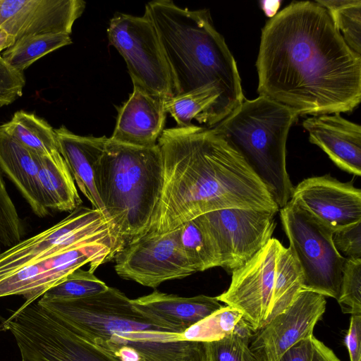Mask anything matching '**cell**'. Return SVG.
<instances>
[{
	"mask_svg": "<svg viewBox=\"0 0 361 361\" xmlns=\"http://www.w3.org/2000/svg\"><path fill=\"white\" fill-rule=\"evenodd\" d=\"M37 302L120 361H209L206 343L183 339L147 318L116 288L80 299Z\"/></svg>",
	"mask_w": 361,
	"mask_h": 361,
	"instance_id": "4",
	"label": "cell"
},
{
	"mask_svg": "<svg viewBox=\"0 0 361 361\" xmlns=\"http://www.w3.org/2000/svg\"><path fill=\"white\" fill-rule=\"evenodd\" d=\"M145 14L157 32L174 96L215 86L221 93L223 119L243 102L236 62L209 10H190L171 0H156L146 4Z\"/></svg>",
	"mask_w": 361,
	"mask_h": 361,
	"instance_id": "5",
	"label": "cell"
},
{
	"mask_svg": "<svg viewBox=\"0 0 361 361\" xmlns=\"http://www.w3.org/2000/svg\"><path fill=\"white\" fill-rule=\"evenodd\" d=\"M180 228L163 233L149 231L115 255V271L126 280L155 288L194 273L179 240Z\"/></svg>",
	"mask_w": 361,
	"mask_h": 361,
	"instance_id": "12",
	"label": "cell"
},
{
	"mask_svg": "<svg viewBox=\"0 0 361 361\" xmlns=\"http://www.w3.org/2000/svg\"><path fill=\"white\" fill-rule=\"evenodd\" d=\"M276 214L239 208L224 209L196 217L212 240L219 267L228 272L239 269L271 238Z\"/></svg>",
	"mask_w": 361,
	"mask_h": 361,
	"instance_id": "11",
	"label": "cell"
},
{
	"mask_svg": "<svg viewBox=\"0 0 361 361\" xmlns=\"http://www.w3.org/2000/svg\"><path fill=\"white\" fill-rule=\"evenodd\" d=\"M25 85L23 73L11 67L0 54V107L22 97Z\"/></svg>",
	"mask_w": 361,
	"mask_h": 361,
	"instance_id": "34",
	"label": "cell"
},
{
	"mask_svg": "<svg viewBox=\"0 0 361 361\" xmlns=\"http://www.w3.org/2000/svg\"><path fill=\"white\" fill-rule=\"evenodd\" d=\"M209 361H264L250 348V343L233 333L206 343Z\"/></svg>",
	"mask_w": 361,
	"mask_h": 361,
	"instance_id": "33",
	"label": "cell"
},
{
	"mask_svg": "<svg viewBox=\"0 0 361 361\" xmlns=\"http://www.w3.org/2000/svg\"><path fill=\"white\" fill-rule=\"evenodd\" d=\"M121 244L110 219L101 211L80 206L45 230L0 252V298L39 300L75 270L90 272L114 259Z\"/></svg>",
	"mask_w": 361,
	"mask_h": 361,
	"instance_id": "3",
	"label": "cell"
},
{
	"mask_svg": "<svg viewBox=\"0 0 361 361\" xmlns=\"http://www.w3.org/2000/svg\"><path fill=\"white\" fill-rule=\"evenodd\" d=\"M221 93L215 86H207L165 99L166 113L180 128L188 127L196 120L212 128L223 120L220 111Z\"/></svg>",
	"mask_w": 361,
	"mask_h": 361,
	"instance_id": "23",
	"label": "cell"
},
{
	"mask_svg": "<svg viewBox=\"0 0 361 361\" xmlns=\"http://www.w3.org/2000/svg\"><path fill=\"white\" fill-rule=\"evenodd\" d=\"M312 337L301 340L290 347L279 361H311L313 350Z\"/></svg>",
	"mask_w": 361,
	"mask_h": 361,
	"instance_id": "37",
	"label": "cell"
},
{
	"mask_svg": "<svg viewBox=\"0 0 361 361\" xmlns=\"http://www.w3.org/2000/svg\"><path fill=\"white\" fill-rule=\"evenodd\" d=\"M14 336L22 360L120 361L41 306L23 303L0 324Z\"/></svg>",
	"mask_w": 361,
	"mask_h": 361,
	"instance_id": "8",
	"label": "cell"
},
{
	"mask_svg": "<svg viewBox=\"0 0 361 361\" xmlns=\"http://www.w3.org/2000/svg\"><path fill=\"white\" fill-rule=\"evenodd\" d=\"M22 361H25V360H22Z\"/></svg>",
	"mask_w": 361,
	"mask_h": 361,
	"instance_id": "39",
	"label": "cell"
},
{
	"mask_svg": "<svg viewBox=\"0 0 361 361\" xmlns=\"http://www.w3.org/2000/svg\"><path fill=\"white\" fill-rule=\"evenodd\" d=\"M159 204L149 231H171L207 212L279 208L240 154L211 128L192 124L164 130Z\"/></svg>",
	"mask_w": 361,
	"mask_h": 361,
	"instance_id": "2",
	"label": "cell"
},
{
	"mask_svg": "<svg viewBox=\"0 0 361 361\" xmlns=\"http://www.w3.org/2000/svg\"><path fill=\"white\" fill-rule=\"evenodd\" d=\"M39 155L30 151L0 128V170L15 185L38 217L49 214L38 178Z\"/></svg>",
	"mask_w": 361,
	"mask_h": 361,
	"instance_id": "21",
	"label": "cell"
},
{
	"mask_svg": "<svg viewBox=\"0 0 361 361\" xmlns=\"http://www.w3.org/2000/svg\"><path fill=\"white\" fill-rule=\"evenodd\" d=\"M337 300L343 313H361V259H345Z\"/></svg>",
	"mask_w": 361,
	"mask_h": 361,
	"instance_id": "32",
	"label": "cell"
},
{
	"mask_svg": "<svg viewBox=\"0 0 361 361\" xmlns=\"http://www.w3.org/2000/svg\"><path fill=\"white\" fill-rule=\"evenodd\" d=\"M165 99L133 87L128 99L118 109L116 126L109 139L137 147H155L164 130Z\"/></svg>",
	"mask_w": 361,
	"mask_h": 361,
	"instance_id": "17",
	"label": "cell"
},
{
	"mask_svg": "<svg viewBox=\"0 0 361 361\" xmlns=\"http://www.w3.org/2000/svg\"><path fill=\"white\" fill-rule=\"evenodd\" d=\"M182 250L194 271L219 267V258L209 235L197 218L179 226Z\"/></svg>",
	"mask_w": 361,
	"mask_h": 361,
	"instance_id": "27",
	"label": "cell"
},
{
	"mask_svg": "<svg viewBox=\"0 0 361 361\" xmlns=\"http://www.w3.org/2000/svg\"><path fill=\"white\" fill-rule=\"evenodd\" d=\"M334 245L345 259H361V221L335 231L332 234Z\"/></svg>",
	"mask_w": 361,
	"mask_h": 361,
	"instance_id": "35",
	"label": "cell"
},
{
	"mask_svg": "<svg viewBox=\"0 0 361 361\" xmlns=\"http://www.w3.org/2000/svg\"><path fill=\"white\" fill-rule=\"evenodd\" d=\"M71 44V37L67 34L25 36L4 50L1 56L11 67L23 73L38 59Z\"/></svg>",
	"mask_w": 361,
	"mask_h": 361,
	"instance_id": "26",
	"label": "cell"
},
{
	"mask_svg": "<svg viewBox=\"0 0 361 361\" xmlns=\"http://www.w3.org/2000/svg\"><path fill=\"white\" fill-rule=\"evenodd\" d=\"M131 302L135 309L147 318L179 334L223 307L216 297H180L157 290L131 299Z\"/></svg>",
	"mask_w": 361,
	"mask_h": 361,
	"instance_id": "19",
	"label": "cell"
},
{
	"mask_svg": "<svg viewBox=\"0 0 361 361\" xmlns=\"http://www.w3.org/2000/svg\"><path fill=\"white\" fill-rule=\"evenodd\" d=\"M108 288L94 273L79 268L47 290L41 298L47 300L80 299L101 293Z\"/></svg>",
	"mask_w": 361,
	"mask_h": 361,
	"instance_id": "30",
	"label": "cell"
},
{
	"mask_svg": "<svg viewBox=\"0 0 361 361\" xmlns=\"http://www.w3.org/2000/svg\"><path fill=\"white\" fill-rule=\"evenodd\" d=\"M281 245L271 238L245 264L231 272L228 288L216 297L241 312L255 333L269 320L276 259Z\"/></svg>",
	"mask_w": 361,
	"mask_h": 361,
	"instance_id": "13",
	"label": "cell"
},
{
	"mask_svg": "<svg viewBox=\"0 0 361 361\" xmlns=\"http://www.w3.org/2000/svg\"><path fill=\"white\" fill-rule=\"evenodd\" d=\"M350 361H361V313L353 314L345 337Z\"/></svg>",
	"mask_w": 361,
	"mask_h": 361,
	"instance_id": "36",
	"label": "cell"
},
{
	"mask_svg": "<svg viewBox=\"0 0 361 361\" xmlns=\"http://www.w3.org/2000/svg\"><path fill=\"white\" fill-rule=\"evenodd\" d=\"M25 227L7 190L0 170V252L22 240Z\"/></svg>",
	"mask_w": 361,
	"mask_h": 361,
	"instance_id": "31",
	"label": "cell"
},
{
	"mask_svg": "<svg viewBox=\"0 0 361 361\" xmlns=\"http://www.w3.org/2000/svg\"><path fill=\"white\" fill-rule=\"evenodd\" d=\"M55 133L58 149L79 190L93 209L106 215L96 188L95 171L109 137L76 135L65 126L55 129Z\"/></svg>",
	"mask_w": 361,
	"mask_h": 361,
	"instance_id": "20",
	"label": "cell"
},
{
	"mask_svg": "<svg viewBox=\"0 0 361 361\" xmlns=\"http://www.w3.org/2000/svg\"><path fill=\"white\" fill-rule=\"evenodd\" d=\"M329 13L345 44L361 55V1L318 0Z\"/></svg>",
	"mask_w": 361,
	"mask_h": 361,
	"instance_id": "28",
	"label": "cell"
},
{
	"mask_svg": "<svg viewBox=\"0 0 361 361\" xmlns=\"http://www.w3.org/2000/svg\"><path fill=\"white\" fill-rule=\"evenodd\" d=\"M243 317L238 310L223 306L180 334L183 339L211 342L231 334L238 322Z\"/></svg>",
	"mask_w": 361,
	"mask_h": 361,
	"instance_id": "29",
	"label": "cell"
},
{
	"mask_svg": "<svg viewBox=\"0 0 361 361\" xmlns=\"http://www.w3.org/2000/svg\"><path fill=\"white\" fill-rule=\"evenodd\" d=\"M95 183L123 247L147 233L153 224L163 184L159 145L137 147L109 137L96 168Z\"/></svg>",
	"mask_w": 361,
	"mask_h": 361,
	"instance_id": "6",
	"label": "cell"
},
{
	"mask_svg": "<svg viewBox=\"0 0 361 361\" xmlns=\"http://www.w3.org/2000/svg\"><path fill=\"white\" fill-rule=\"evenodd\" d=\"M293 200L333 231L361 221V190L329 174L304 179L293 188Z\"/></svg>",
	"mask_w": 361,
	"mask_h": 361,
	"instance_id": "16",
	"label": "cell"
},
{
	"mask_svg": "<svg viewBox=\"0 0 361 361\" xmlns=\"http://www.w3.org/2000/svg\"><path fill=\"white\" fill-rule=\"evenodd\" d=\"M257 92L298 116L351 112L361 99V55L316 1H293L262 30Z\"/></svg>",
	"mask_w": 361,
	"mask_h": 361,
	"instance_id": "1",
	"label": "cell"
},
{
	"mask_svg": "<svg viewBox=\"0 0 361 361\" xmlns=\"http://www.w3.org/2000/svg\"><path fill=\"white\" fill-rule=\"evenodd\" d=\"M311 143L342 170L361 175V127L340 113L312 116L302 122Z\"/></svg>",
	"mask_w": 361,
	"mask_h": 361,
	"instance_id": "18",
	"label": "cell"
},
{
	"mask_svg": "<svg viewBox=\"0 0 361 361\" xmlns=\"http://www.w3.org/2000/svg\"><path fill=\"white\" fill-rule=\"evenodd\" d=\"M298 115L266 97L245 99L209 128L244 158L266 185L279 209L291 199L294 186L286 169V142Z\"/></svg>",
	"mask_w": 361,
	"mask_h": 361,
	"instance_id": "7",
	"label": "cell"
},
{
	"mask_svg": "<svg viewBox=\"0 0 361 361\" xmlns=\"http://www.w3.org/2000/svg\"><path fill=\"white\" fill-rule=\"evenodd\" d=\"M38 178L49 210L71 212L82 204L75 181L60 152L40 157Z\"/></svg>",
	"mask_w": 361,
	"mask_h": 361,
	"instance_id": "22",
	"label": "cell"
},
{
	"mask_svg": "<svg viewBox=\"0 0 361 361\" xmlns=\"http://www.w3.org/2000/svg\"><path fill=\"white\" fill-rule=\"evenodd\" d=\"M0 128L20 144L43 157L59 152L55 129L34 113L19 110Z\"/></svg>",
	"mask_w": 361,
	"mask_h": 361,
	"instance_id": "24",
	"label": "cell"
},
{
	"mask_svg": "<svg viewBox=\"0 0 361 361\" xmlns=\"http://www.w3.org/2000/svg\"><path fill=\"white\" fill-rule=\"evenodd\" d=\"M326 305L324 295L301 290L286 310L255 333L250 348L264 361H279L290 347L313 336Z\"/></svg>",
	"mask_w": 361,
	"mask_h": 361,
	"instance_id": "14",
	"label": "cell"
},
{
	"mask_svg": "<svg viewBox=\"0 0 361 361\" xmlns=\"http://www.w3.org/2000/svg\"><path fill=\"white\" fill-rule=\"evenodd\" d=\"M279 210L289 247L302 271V290L338 299L345 258L334 245V231L293 200Z\"/></svg>",
	"mask_w": 361,
	"mask_h": 361,
	"instance_id": "9",
	"label": "cell"
},
{
	"mask_svg": "<svg viewBox=\"0 0 361 361\" xmlns=\"http://www.w3.org/2000/svg\"><path fill=\"white\" fill-rule=\"evenodd\" d=\"M85 5L82 0H0V30L15 41L29 35H70Z\"/></svg>",
	"mask_w": 361,
	"mask_h": 361,
	"instance_id": "15",
	"label": "cell"
},
{
	"mask_svg": "<svg viewBox=\"0 0 361 361\" xmlns=\"http://www.w3.org/2000/svg\"><path fill=\"white\" fill-rule=\"evenodd\" d=\"M302 271L292 250L289 247H285L282 245L276 259L272 300L268 322L291 304L302 290Z\"/></svg>",
	"mask_w": 361,
	"mask_h": 361,
	"instance_id": "25",
	"label": "cell"
},
{
	"mask_svg": "<svg viewBox=\"0 0 361 361\" xmlns=\"http://www.w3.org/2000/svg\"><path fill=\"white\" fill-rule=\"evenodd\" d=\"M107 35L125 60L133 87L164 99L174 96L169 66L147 16L118 13L110 20Z\"/></svg>",
	"mask_w": 361,
	"mask_h": 361,
	"instance_id": "10",
	"label": "cell"
},
{
	"mask_svg": "<svg viewBox=\"0 0 361 361\" xmlns=\"http://www.w3.org/2000/svg\"><path fill=\"white\" fill-rule=\"evenodd\" d=\"M312 341L313 350L311 361H341L332 350L314 336Z\"/></svg>",
	"mask_w": 361,
	"mask_h": 361,
	"instance_id": "38",
	"label": "cell"
}]
</instances>
